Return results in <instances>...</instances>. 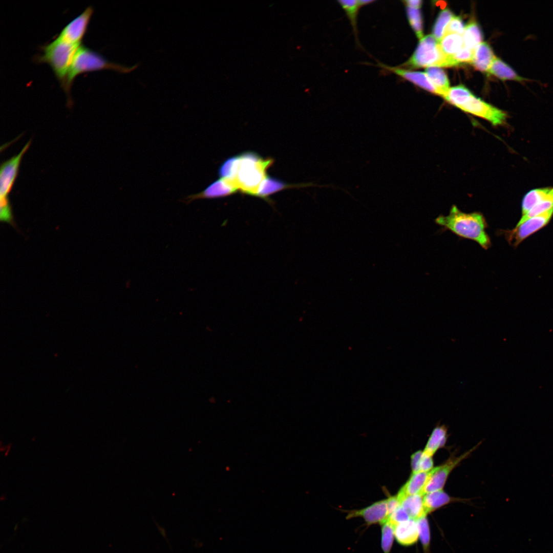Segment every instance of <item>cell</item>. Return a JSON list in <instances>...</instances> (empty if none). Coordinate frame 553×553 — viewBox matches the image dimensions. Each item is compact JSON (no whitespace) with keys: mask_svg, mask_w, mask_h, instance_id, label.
Listing matches in <instances>:
<instances>
[{"mask_svg":"<svg viewBox=\"0 0 553 553\" xmlns=\"http://www.w3.org/2000/svg\"><path fill=\"white\" fill-rule=\"evenodd\" d=\"M435 222L442 231L449 230L459 238L473 240L485 250L492 246L486 231L488 224L481 212H464L453 205L448 215H440Z\"/></svg>","mask_w":553,"mask_h":553,"instance_id":"1","label":"cell"},{"mask_svg":"<svg viewBox=\"0 0 553 553\" xmlns=\"http://www.w3.org/2000/svg\"><path fill=\"white\" fill-rule=\"evenodd\" d=\"M237 171L229 182L238 190L255 196L267 176L266 170L273 163L270 158L264 159L257 154L246 152L239 155Z\"/></svg>","mask_w":553,"mask_h":553,"instance_id":"2","label":"cell"},{"mask_svg":"<svg viewBox=\"0 0 553 553\" xmlns=\"http://www.w3.org/2000/svg\"><path fill=\"white\" fill-rule=\"evenodd\" d=\"M139 66V64L127 67L111 62L99 53L81 45L78 48L69 69L62 89L70 102L71 87L76 77L82 73L102 70H113L120 73H129Z\"/></svg>","mask_w":553,"mask_h":553,"instance_id":"3","label":"cell"},{"mask_svg":"<svg viewBox=\"0 0 553 553\" xmlns=\"http://www.w3.org/2000/svg\"><path fill=\"white\" fill-rule=\"evenodd\" d=\"M81 45L56 38L41 47L42 53L35 57V61L48 63L62 87L74 56Z\"/></svg>","mask_w":553,"mask_h":553,"instance_id":"4","label":"cell"},{"mask_svg":"<svg viewBox=\"0 0 553 553\" xmlns=\"http://www.w3.org/2000/svg\"><path fill=\"white\" fill-rule=\"evenodd\" d=\"M458 66L452 56L445 55L438 42L432 35L420 40L410 58L400 66L401 68L417 69L422 67H451Z\"/></svg>","mask_w":553,"mask_h":553,"instance_id":"5","label":"cell"},{"mask_svg":"<svg viewBox=\"0 0 553 553\" xmlns=\"http://www.w3.org/2000/svg\"><path fill=\"white\" fill-rule=\"evenodd\" d=\"M31 140L16 155L3 162L0 170V220L14 225L13 216L9 199L24 155L29 149Z\"/></svg>","mask_w":553,"mask_h":553,"instance_id":"6","label":"cell"},{"mask_svg":"<svg viewBox=\"0 0 553 553\" xmlns=\"http://www.w3.org/2000/svg\"><path fill=\"white\" fill-rule=\"evenodd\" d=\"M553 215V208L531 217L512 229H500L497 234L503 235L508 244L517 247L527 237L538 231L549 222Z\"/></svg>","mask_w":553,"mask_h":553,"instance_id":"7","label":"cell"},{"mask_svg":"<svg viewBox=\"0 0 553 553\" xmlns=\"http://www.w3.org/2000/svg\"><path fill=\"white\" fill-rule=\"evenodd\" d=\"M460 109L485 119L494 126L504 124L507 118L505 112L484 102L474 95Z\"/></svg>","mask_w":553,"mask_h":553,"instance_id":"8","label":"cell"},{"mask_svg":"<svg viewBox=\"0 0 553 553\" xmlns=\"http://www.w3.org/2000/svg\"><path fill=\"white\" fill-rule=\"evenodd\" d=\"M476 446L458 457L451 458L441 465L434 467L430 472V475L423 490V495L432 492L443 490L451 472L460 462L471 455Z\"/></svg>","mask_w":553,"mask_h":553,"instance_id":"9","label":"cell"},{"mask_svg":"<svg viewBox=\"0 0 553 553\" xmlns=\"http://www.w3.org/2000/svg\"><path fill=\"white\" fill-rule=\"evenodd\" d=\"M93 13L92 7L88 6L67 24L56 38L74 44H81Z\"/></svg>","mask_w":553,"mask_h":553,"instance_id":"10","label":"cell"},{"mask_svg":"<svg viewBox=\"0 0 553 553\" xmlns=\"http://www.w3.org/2000/svg\"><path fill=\"white\" fill-rule=\"evenodd\" d=\"M358 517L363 518L368 525L381 524L388 519L387 500L376 502L361 509L351 511L348 513L346 519Z\"/></svg>","mask_w":553,"mask_h":553,"instance_id":"11","label":"cell"},{"mask_svg":"<svg viewBox=\"0 0 553 553\" xmlns=\"http://www.w3.org/2000/svg\"><path fill=\"white\" fill-rule=\"evenodd\" d=\"M227 180L220 178L212 182L200 193L188 196L184 199L187 204L198 199H215L228 196L237 192Z\"/></svg>","mask_w":553,"mask_h":553,"instance_id":"12","label":"cell"},{"mask_svg":"<svg viewBox=\"0 0 553 553\" xmlns=\"http://www.w3.org/2000/svg\"><path fill=\"white\" fill-rule=\"evenodd\" d=\"M384 70L394 74L410 82L439 95L438 92L428 78L426 73L401 68L399 67H391L381 62L376 65Z\"/></svg>","mask_w":553,"mask_h":553,"instance_id":"13","label":"cell"},{"mask_svg":"<svg viewBox=\"0 0 553 553\" xmlns=\"http://www.w3.org/2000/svg\"><path fill=\"white\" fill-rule=\"evenodd\" d=\"M316 186L312 183L297 184H287L284 181L269 176H266L261 183L254 196L261 198L271 203L269 196L281 190L291 187H306Z\"/></svg>","mask_w":553,"mask_h":553,"instance_id":"14","label":"cell"},{"mask_svg":"<svg viewBox=\"0 0 553 553\" xmlns=\"http://www.w3.org/2000/svg\"><path fill=\"white\" fill-rule=\"evenodd\" d=\"M394 536L398 543L403 546L415 543L419 539L416 520L409 519L394 525Z\"/></svg>","mask_w":553,"mask_h":553,"instance_id":"15","label":"cell"},{"mask_svg":"<svg viewBox=\"0 0 553 553\" xmlns=\"http://www.w3.org/2000/svg\"><path fill=\"white\" fill-rule=\"evenodd\" d=\"M400 501V506L407 512L411 519L417 520L427 516L421 495L399 496L396 495Z\"/></svg>","mask_w":553,"mask_h":553,"instance_id":"16","label":"cell"},{"mask_svg":"<svg viewBox=\"0 0 553 553\" xmlns=\"http://www.w3.org/2000/svg\"><path fill=\"white\" fill-rule=\"evenodd\" d=\"M496 58L491 47L485 42H481L474 49L473 66L482 72H487Z\"/></svg>","mask_w":553,"mask_h":553,"instance_id":"17","label":"cell"},{"mask_svg":"<svg viewBox=\"0 0 553 553\" xmlns=\"http://www.w3.org/2000/svg\"><path fill=\"white\" fill-rule=\"evenodd\" d=\"M430 472L412 473L409 479L399 491V496L421 495L430 475Z\"/></svg>","mask_w":553,"mask_h":553,"instance_id":"18","label":"cell"},{"mask_svg":"<svg viewBox=\"0 0 553 553\" xmlns=\"http://www.w3.org/2000/svg\"><path fill=\"white\" fill-rule=\"evenodd\" d=\"M488 73L502 80H514L520 82L529 81L519 75L512 67L500 58L494 59Z\"/></svg>","mask_w":553,"mask_h":553,"instance_id":"19","label":"cell"},{"mask_svg":"<svg viewBox=\"0 0 553 553\" xmlns=\"http://www.w3.org/2000/svg\"><path fill=\"white\" fill-rule=\"evenodd\" d=\"M339 5L345 11L346 15L347 16L350 23L352 25L353 31L356 38L357 41L358 40V31L357 28V20L358 12L360 8L365 6L369 5L375 1L371 0H339L337 1Z\"/></svg>","mask_w":553,"mask_h":553,"instance_id":"20","label":"cell"},{"mask_svg":"<svg viewBox=\"0 0 553 553\" xmlns=\"http://www.w3.org/2000/svg\"><path fill=\"white\" fill-rule=\"evenodd\" d=\"M424 506L427 514L452 502L455 498L450 497L443 490L432 492L423 495Z\"/></svg>","mask_w":553,"mask_h":553,"instance_id":"21","label":"cell"},{"mask_svg":"<svg viewBox=\"0 0 553 553\" xmlns=\"http://www.w3.org/2000/svg\"><path fill=\"white\" fill-rule=\"evenodd\" d=\"M426 74L438 92L439 95L443 98L450 89L449 81L445 72L439 67H428Z\"/></svg>","mask_w":553,"mask_h":553,"instance_id":"22","label":"cell"},{"mask_svg":"<svg viewBox=\"0 0 553 553\" xmlns=\"http://www.w3.org/2000/svg\"><path fill=\"white\" fill-rule=\"evenodd\" d=\"M447 430L444 426L436 427L432 431L430 437L423 451L424 454L432 457L437 451L443 447L446 440Z\"/></svg>","mask_w":553,"mask_h":553,"instance_id":"23","label":"cell"},{"mask_svg":"<svg viewBox=\"0 0 553 553\" xmlns=\"http://www.w3.org/2000/svg\"><path fill=\"white\" fill-rule=\"evenodd\" d=\"M438 43L443 53L447 56L455 55L463 47L462 35L455 33L444 34Z\"/></svg>","mask_w":553,"mask_h":553,"instance_id":"24","label":"cell"},{"mask_svg":"<svg viewBox=\"0 0 553 553\" xmlns=\"http://www.w3.org/2000/svg\"><path fill=\"white\" fill-rule=\"evenodd\" d=\"M463 46L474 50L482 39V35L478 24L474 21L470 22L464 28L462 35Z\"/></svg>","mask_w":553,"mask_h":553,"instance_id":"25","label":"cell"},{"mask_svg":"<svg viewBox=\"0 0 553 553\" xmlns=\"http://www.w3.org/2000/svg\"><path fill=\"white\" fill-rule=\"evenodd\" d=\"M551 187L535 188L529 191L523 197L522 202V216L528 212L536 204L542 201L548 194Z\"/></svg>","mask_w":553,"mask_h":553,"instance_id":"26","label":"cell"},{"mask_svg":"<svg viewBox=\"0 0 553 553\" xmlns=\"http://www.w3.org/2000/svg\"><path fill=\"white\" fill-rule=\"evenodd\" d=\"M473 95L471 91L464 86H457L450 88L444 99L456 107L460 109Z\"/></svg>","mask_w":553,"mask_h":553,"instance_id":"27","label":"cell"},{"mask_svg":"<svg viewBox=\"0 0 553 553\" xmlns=\"http://www.w3.org/2000/svg\"><path fill=\"white\" fill-rule=\"evenodd\" d=\"M553 208V187L551 188L545 198L536 204L528 212L522 216L517 224H519L528 219L542 214Z\"/></svg>","mask_w":553,"mask_h":553,"instance_id":"28","label":"cell"},{"mask_svg":"<svg viewBox=\"0 0 553 553\" xmlns=\"http://www.w3.org/2000/svg\"><path fill=\"white\" fill-rule=\"evenodd\" d=\"M453 17L452 12L448 9L439 13L433 29V35L438 42L444 36L445 30Z\"/></svg>","mask_w":553,"mask_h":553,"instance_id":"29","label":"cell"},{"mask_svg":"<svg viewBox=\"0 0 553 553\" xmlns=\"http://www.w3.org/2000/svg\"><path fill=\"white\" fill-rule=\"evenodd\" d=\"M381 525V546L384 553H390L394 536V525L388 519Z\"/></svg>","mask_w":553,"mask_h":553,"instance_id":"30","label":"cell"},{"mask_svg":"<svg viewBox=\"0 0 553 553\" xmlns=\"http://www.w3.org/2000/svg\"><path fill=\"white\" fill-rule=\"evenodd\" d=\"M239 156H232L224 161L218 170V175L220 178L231 180L237 171Z\"/></svg>","mask_w":553,"mask_h":553,"instance_id":"31","label":"cell"},{"mask_svg":"<svg viewBox=\"0 0 553 553\" xmlns=\"http://www.w3.org/2000/svg\"><path fill=\"white\" fill-rule=\"evenodd\" d=\"M406 11L409 24L420 40L423 37L422 24L421 14L418 9L406 6Z\"/></svg>","mask_w":553,"mask_h":553,"instance_id":"32","label":"cell"},{"mask_svg":"<svg viewBox=\"0 0 553 553\" xmlns=\"http://www.w3.org/2000/svg\"><path fill=\"white\" fill-rule=\"evenodd\" d=\"M420 539L426 552L429 550L430 542V530L427 516L416 520Z\"/></svg>","mask_w":553,"mask_h":553,"instance_id":"33","label":"cell"},{"mask_svg":"<svg viewBox=\"0 0 553 553\" xmlns=\"http://www.w3.org/2000/svg\"><path fill=\"white\" fill-rule=\"evenodd\" d=\"M464 28L465 27L461 17L459 16H453L445 30L444 34L455 33L462 35Z\"/></svg>","mask_w":553,"mask_h":553,"instance_id":"34","label":"cell"},{"mask_svg":"<svg viewBox=\"0 0 553 553\" xmlns=\"http://www.w3.org/2000/svg\"><path fill=\"white\" fill-rule=\"evenodd\" d=\"M473 55L474 50L463 46L459 52L452 56L457 64L459 65L462 63H472Z\"/></svg>","mask_w":553,"mask_h":553,"instance_id":"35","label":"cell"},{"mask_svg":"<svg viewBox=\"0 0 553 553\" xmlns=\"http://www.w3.org/2000/svg\"><path fill=\"white\" fill-rule=\"evenodd\" d=\"M410 519L405 509L400 506L388 518V520L394 525Z\"/></svg>","mask_w":553,"mask_h":553,"instance_id":"36","label":"cell"},{"mask_svg":"<svg viewBox=\"0 0 553 553\" xmlns=\"http://www.w3.org/2000/svg\"><path fill=\"white\" fill-rule=\"evenodd\" d=\"M434 467L432 457L426 455L422 453L418 463L417 472H428Z\"/></svg>","mask_w":553,"mask_h":553,"instance_id":"37","label":"cell"},{"mask_svg":"<svg viewBox=\"0 0 553 553\" xmlns=\"http://www.w3.org/2000/svg\"><path fill=\"white\" fill-rule=\"evenodd\" d=\"M387 500L389 518L400 506V503L397 496H390Z\"/></svg>","mask_w":553,"mask_h":553,"instance_id":"38","label":"cell"},{"mask_svg":"<svg viewBox=\"0 0 553 553\" xmlns=\"http://www.w3.org/2000/svg\"><path fill=\"white\" fill-rule=\"evenodd\" d=\"M422 453L423 452L422 451H418L413 454L411 456V467L412 473H417L418 464Z\"/></svg>","mask_w":553,"mask_h":553,"instance_id":"39","label":"cell"},{"mask_svg":"<svg viewBox=\"0 0 553 553\" xmlns=\"http://www.w3.org/2000/svg\"><path fill=\"white\" fill-rule=\"evenodd\" d=\"M406 6L412 8L419 9L422 4V1L420 0H409L403 1Z\"/></svg>","mask_w":553,"mask_h":553,"instance_id":"40","label":"cell"},{"mask_svg":"<svg viewBox=\"0 0 553 553\" xmlns=\"http://www.w3.org/2000/svg\"><path fill=\"white\" fill-rule=\"evenodd\" d=\"M154 522H155V524H156V526H157V527H158V530H159V531H160V534H161V535H162V536H163V537H164V538H165V539H166V540L167 542V543H168V544H169V546L170 548H171V546H170V544H169V543L168 542V540H167V539L166 538V533H165V529H164L163 528L161 527V526H160V525H158V523H157L156 522H155V520H154Z\"/></svg>","mask_w":553,"mask_h":553,"instance_id":"41","label":"cell"}]
</instances>
